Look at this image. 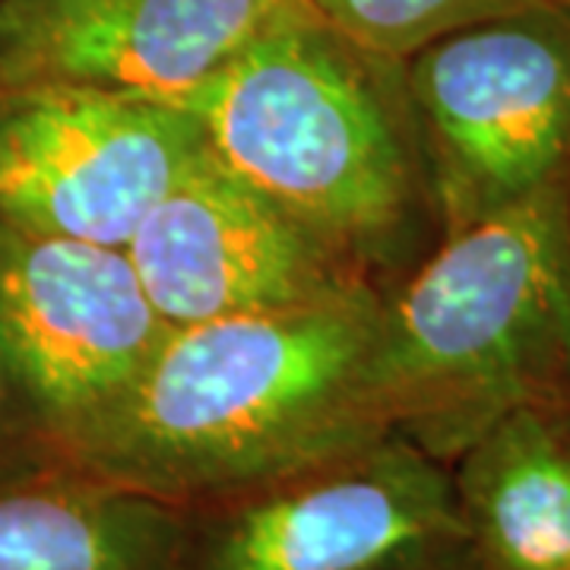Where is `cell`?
<instances>
[{
	"label": "cell",
	"instance_id": "cell-1",
	"mask_svg": "<svg viewBox=\"0 0 570 570\" xmlns=\"http://www.w3.org/2000/svg\"><path fill=\"white\" fill-rule=\"evenodd\" d=\"M384 292L171 326L67 463L187 508L396 434L371 365Z\"/></svg>",
	"mask_w": 570,
	"mask_h": 570
},
{
	"label": "cell",
	"instance_id": "cell-2",
	"mask_svg": "<svg viewBox=\"0 0 570 570\" xmlns=\"http://www.w3.org/2000/svg\"><path fill=\"white\" fill-rule=\"evenodd\" d=\"M178 105L232 175L371 276L441 242L403 61L358 48L311 0Z\"/></svg>",
	"mask_w": 570,
	"mask_h": 570
},
{
	"label": "cell",
	"instance_id": "cell-3",
	"mask_svg": "<svg viewBox=\"0 0 570 570\" xmlns=\"http://www.w3.org/2000/svg\"><path fill=\"white\" fill-rule=\"evenodd\" d=\"M371 365L390 428L441 463L510 409L570 396V175L409 266Z\"/></svg>",
	"mask_w": 570,
	"mask_h": 570
},
{
	"label": "cell",
	"instance_id": "cell-4",
	"mask_svg": "<svg viewBox=\"0 0 570 570\" xmlns=\"http://www.w3.org/2000/svg\"><path fill=\"white\" fill-rule=\"evenodd\" d=\"M441 238L570 175V13L539 0L403 61Z\"/></svg>",
	"mask_w": 570,
	"mask_h": 570
},
{
	"label": "cell",
	"instance_id": "cell-5",
	"mask_svg": "<svg viewBox=\"0 0 570 570\" xmlns=\"http://www.w3.org/2000/svg\"><path fill=\"white\" fill-rule=\"evenodd\" d=\"M460 558L450 463L384 434L181 508L171 570H425Z\"/></svg>",
	"mask_w": 570,
	"mask_h": 570
},
{
	"label": "cell",
	"instance_id": "cell-6",
	"mask_svg": "<svg viewBox=\"0 0 570 570\" xmlns=\"http://www.w3.org/2000/svg\"><path fill=\"white\" fill-rule=\"evenodd\" d=\"M204 156V127L178 102L0 82V223L124 247Z\"/></svg>",
	"mask_w": 570,
	"mask_h": 570
},
{
	"label": "cell",
	"instance_id": "cell-7",
	"mask_svg": "<svg viewBox=\"0 0 570 570\" xmlns=\"http://www.w3.org/2000/svg\"><path fill=\"white\" fill-rule=\"evenodd\" d=\"M168 330L127 247L0 223V336L63 463Z\"/></svg>",
	"mask_w": 570,
	"mask_h": 570
},
{
	"label": "cell",
	"instance_id": "cell-8",
	"mask_svg": "<svg viewBox=\"0 0 570 570\" xmlns=\"http://www.w3.org/2000/svg\"><path fill=\"white\" fill-rule=\"evenodd\" d=\"M124 247L171 326L324 305L381 285L343 247L232 175L209 146Z\"/></svg>",
	"mask_w": 570,
	"mask_h": 570
},
{
	"label": "cell",
	"instance_id": "cell-9",
	"mask_svg": "<svg viewBox=\"0 0 570 570\" xmlns=\"http://www.w3.org/2000/svg\"><path fill=\"white\" fill-rule=\"evenodd\" d=\"M307 0H0V82L181 102Z\"/></svg>",
	"mask_w": 570,
	"mask_h": 570
},
{
	"label": "cell",
	"instance_id": "cell-10",
	"mask_svg": "<svg viewBox=\"0 0 570 570\" xmlns=\"http://www.w3.org/2000/svg\"><path fill=\"white\" fill-rule=\"evenodd\" d=\"M450 475L472 568L570 570V396L504 412Z\"/></svg>",
	"mask_w": 570,
	"mask_h": 570
},
{
	"label": "cell",
	"instance_id": "cell-11",
	"mask_svg": "<svg viewBox=\"0 0 570 570\" xmlns=\"http://www.w3.org/2000/svg\"><path fill=\"white\" fill-rule=\"evenodd\" d=\"M181 508L55 463L0 482V570H171Z\"/></svg>",
	"mask_w": 570,
	"mask_h": 570
},
{
	"label": "cell",
	"instance_id": "cell-12",
	"mask_svg": "<svg viewBox=\"0 0 570 570\" xmlns=\"http://www.w3.org/2000/svg\"><path fill=\"white\" fill-rule=\"evenodd\" d=\"M530 3L539 0H311L346 39L387 61H406L438 36Z\"/></svg>",
	"mask_w": 570,
	"mask_h": 570
},
{
	"label": "cell",
	"instance_id": "cell-13",
	"mask_svg": "<svg viewBox=\"0 0 570 570\" xmlns=\"http://www.w3.org/2000/svg\"><path fill=\"white\" fill-rule=\"evenodd\" d=\"M63 463L22 390L0 336V482Z\"/></svg>",
	"mask_w": 570,
	"mask_h": 570
},
{
	"label": "cell",
	"instance_id": "cell-14",
	"mask_svg": "<svg viewBox=\"0 0 570 570\" xmlns=\"http://www.w3.org/2000/svg\"><path fill=\"white\" fill-rule=\"evenodd\" d=\"M425 570H475L469 564V558H460V561H450V564H438V568H425Z\"/></svg>",
	"mask_w": 570,
	"mask_h": 570
},
{
	"label": "cell",
	"instance_id": "cell-15",
	"mask_svg": "<svg viewBox=\"0 0 570 570\" xmlns=\"http://www.w3.org/2000/svg\"><path fill=\"white\" fill-rule=\"evenodd\" d=\"M558 3H561V7H564V10L570 13V0H558Z\"/></svg>",
	"mask_w": 570,
	"mask_h": 570
}]
</instances>
